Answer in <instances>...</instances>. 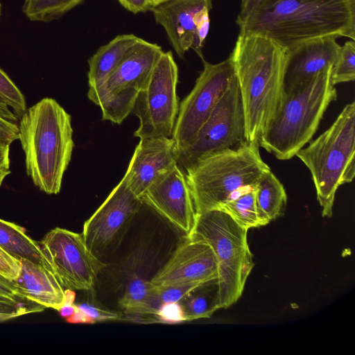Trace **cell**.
<instances>
[{
	"mask_svg": "<svg viewBox=\"0 0 355 355\" xmlns=\"http://www.w3.org/2000/svg\"><path fill=\"white\" fill-rule=\"evenodd\" d=\"M239 33L266 36L286 49L334 36L355 39V0H261L243 20Z\"/></svg>",
	"mask_w": 355,
	"mask_h": 355,
	"instance_id": "obj_1",
	"label": "cell"
},
{
	"mask_svg": "<svg viewBox=\"0 0 355 355\" xmlns=\"http://www.w3.org/2000/svg\"><path fill=\"white\" fill-rule=\"evenodd\" d=\"M287 49L258 34L239 33L230 55L245 116L248 142L259 144L284 93Z\"/></svg>",
	"mask_w": 355,
	"mask_h": 355,
	"instance_id": "obj_2",
	"label": "cell"
},
{
	"mask_svg": "<svg viewBox=\"0 0 355 355\" xmlns=\"http://www.w3.org/2000/svg\"><path fill=\"white\" fill-rule=\"evenodd\" d=\"M19 119L27 175L40 191L58 193L74 147L71 116L55 99L44 98Z\"/></svg>",
	"mask_w": 355,
	"mask_h": 355,
	"instance_id": "obj_3",
	"label": "cell"
},
{
	"mask_svg": "<svg viewBox=\"0 0 355 355\" xmlns=\"http://www.w3.org/2000/svg\"><path fill=\"white\" fill-rule=\"evenodd\" d=\"M332 64L309 81L283 94L259 140L260 147L288 160L313 138L330 103L337 98L331 79Z\"/></svg>",
	"mask_w": 355,
	"mask_h": 355,
	"instance_id": "obj_4",
	"label": "cell"
},
{
	"mask_svg": "<svg viewBox=\"0 0 355 355\" xmlns=\"http://www.w3.org/2000/svg\"><path fill=\"white\" fill-rule=\"evenodd\" d=\"M311 172L322 216L331 218L336 191L355 175V102L333 124L295 155Z\"/></svg>",
	"mask_w": 355,
	"mask_h": 355,
	"instance_id": "obj_5",
	"label": "cell"
},
{
	"mask_svg": "<svg viewBox=\"0 0 355 355\" xmlns=\"http://www.w3.org/2000/svg\"><path fill=\"white\" fill-rule=\"evenodd\" d=\"M259 145L207 157L184 171L197 214L220 209L241 191L253 187L270 167L263 161Z\"/></svg>",
	"mask_w": 355,
	"mask_h": 355,
	"instance_id": "obj_6",
	"label": "cell"
},
{
	"mask_svg": "<svg viewBox=\"0 0 355 355\" xmlns=\"http://www.w3.org/2000/svg\"><path fill=\"white\" fill-rule=\"evenodd\" d=\"M248 230L220 209L196 214L189 236L207 242L216 257L218 309H227L239 300L254 266Z\"/></svg>",
	"mask_w": 355,
	"mask_h": 355,
	"instance_id": "obj_7",
	"label": "cell"
},
{
	"mask_svg": "<svg viewBox=\"0 0 355 355\" xmlns=\"http://www.w3.org/2000/svg\"><path fill=\"white\" fill-rule=\"evenodd\" d=\"M248 143L242 100L234 76L192 143L176 150L178 165L185 171L207 157L240 148Z\"/></svg>",
	"mask_w": 355,
	"mask_h": 355,
	"instance_id": "obj_8",
	"label": "cell"
},
{
	"mask_svg": "<svg viewBox=\"0 0 355 355\" xmlns=\"http://www.w3.org/2000/svg\"><path fill=\"white\" fill-rule=\"evenodd\" d=\"M178 68L171 51L163 52L146 87L137 96L132 112L139 119L134 136L172 137L179 111Z\"/></svg>",
	"mask_w": 355,
	"mask_h": 355,
	"instance_id": "obj_9",
	"label": "cell"
},
{
	"mask_svg": "<svg viewBox=\"0 0 355 355\" xmlns=\"http://www.w3.org/2000/svg\"><path fill=\"white\" fill-rule=\"evenodd\" d=\"M163 52L158 44L139 37L104 84L99 105L103 120L120 124L132 112Z\"/></svg>",
	"mask_w": 355,
	"mask_h": 355,
	"instance_id": "obj_10",
	"label": "cell"
},
{
	"mask_svg": "<svg viewBox=\"0 0 355 355\" xmlns=\"http://www.w3.org/2000/svg\"><path fill=\"white\" fill-rule=\"evenodd\" d=\"M203 64L193 88L179 106L172 135L176 150L192 143L235 76L230 57L217 64L205 60Z\"/></svg>",
	"mask_w": 355,
	"mask_h": 355,
	"instance_id": "obj_11",
	"label": "cell"
},
{
	"mask_svg": "<svg viewBox=\"0 0 355 355\" xmlns=\"http://www.w3.org/2000/svg\"><path fill=\"white\" fill-rule=\"evenodd\" d=\"M62 287L92 290L103 266L87 248L82 234L60 227L49 231L40 242Z\"/></svg>",
	"mask_w": 355,
	"mask_h": 355,
	"instance_id": "obj_12",
	"label": "cell"
},
{
	"mask_svg": "<svg viewBox=\"0 0 355 355\" xmlns=\"http://www.w3.org/2000/svg\"><path fill=\"white\" fill-rule=\"evenodd\" d=\"M142 205L141 199L130 191L123 178L85 222L81 234L87 248L97 257L111 244Z\"/></svg>",
	"mask_w": 355,
	"mask_h": 355,
	"instance_id": "obj_13",
	"label": "cell"
},
{
	"mask_svg": "<svg viewBox=\"0 0 355 355\" xmlns=\"http://www.w3.org/2000/svg\"><path fill=\"white\" fill-rule=\"evenodd\" d=\"M140 199L186 236L191 234L196 212L184 172L178 164L157 178Z\"/></svg>",
	"mask_w": 355,
	"mask_h": 355,
	"instance_id": "obj_14",
	"label": "cell"
},
{
	"mask_svg": "<svg viewBox=\"0 0 355 355\" xmlns=\"http://www.w3.org/2000/svg\"><path fill=\"white\" fill-rule=\"evenodd\" d=\"M218 277V263L212 248L200 239L188 236L150 282L155 286L203 284Z\"/></svg>",
	"mask_w": 355,
	"mask_h": 355,
	"instance_id": "obj_15",
	"label": "cell"
},
{
	"mask_svg": "<svg viewBox=\"0 0 355 355\" xmlns=\"http://www.w3.org/2000/svg\"><path fill=\"white\" fill-rule=\"evenodd\" d=\"M177 164L172 137L140 139L123 178L130 191L140 198L157 178Z\"/></svg>",
	"mask_w": 355,
	"mask_h": 355,
	"instance_id": "obj_16",
	"label": "cell"
},
{
	"mask_svg": "<svg viewBox=\"0 0 355 355\" xmlns=\"http://www.w3.org/2000/svg\"><path fill=\"white\" fill-rule=\"evenodd\" d=\"M336 39L334 36L316 38L287 49L284 93L309 81L333 64L340 47Z\"/></svg>",
	"mask_w": 355,
	"mask_h": 355,
	"instance_id": "obj_17",
	"label": "cell"
},
{
	"mask_svg": "<svg viewBox=\"0 0 355 355\" xmlns=\"http://www.w3.org/2000/svg\"><path fill=\"white\" fill-rule=\"evenodd\" d=\"M205 8H212V0H166L149 11L165 30L177 55L183 58L192 48L197 20Z\"/></svg>",
	"mask_w": 355,
	"mask_h": 355,
	"instance_id": "obj_18",
	"label": "cell"
},
{
	"mask_svg": "<svg viewBox=\"0 0 355 355\" xmlns=\"http://www.w3.org/2000/svg\"><path fill=\"white\" fill-rule=\"evenodd\" d=\"M18 277L11 282L22 297L44 308L58 311L66 300L65 291L53 272L21 259Z\"/></svg>",
	"mask_w": 355,
	"mask_h": 355,
	"instance_id": "obj_19",
	"label": "cell"
},
{
	"mask_svg": "<svg viewBox=\"0 0 355 355\" xmlns=\"http://www.w3.org/2000/svg\"><path fill=\"white\" fill-rule=\"evenodd\" d=\"M138 39L134 34L119 35L89 59L87 97L96 105L101 104L106 80Z\"/></svg>",
	"mask_w": 355,
	"mask_h": 355,
	"instance_id": "obj_20",
	"label": "cell"
},
{
	"mask_svg": "<svg viewBox=\"0 0 355 355\" xmlns=\"http://www.w3.org/2000/svg\"><path fill=\"white\" fill-rule=\"evenodd\" d=\"M0 248L19 261L26 259L53 272L40 243L31 239L21 227L2 219H0Z\"/></svg>",
	"mask_w": 355,
	"mask_h": 355,
	"instance_id": "obj_21",
	"label": "cell"
},
{
	"mask_svg": "<svg viewBox=\"0 0 355 355\" xmlns=\"http://www.w3.org/2000/svg\"><path fill=\"white\" fill-rule=\"evenodd\" d=\"M254 188L257 210L263 225L284 214L286 190L270 168L263 173Z\"/></svg>",
	"mask_w": 355,
	"mask_h": 355,
	"instance_id": "obj_22",
	"label": "cell"
},
{
	"mask_svg": "<svg viewBox=\"0 0 355 355\" xmlns=\"http://www.w3.org/2000/svg\"><path fill=\"white\" fill-rule=\"evenodd\" d=\"M119 304L127 313L155 317L162 304L155 294L150 282L134 274L127 284Z\"/></svg>",
	"mask_w": 355,
	"mask_h": 355,
	"instance_id": "obj_23",
	"label": "cell"
},
{
	"mask_svg": "<svg viewBox=\"0 0 355 355\" xmlns=\"http://www.w3.org/2000/svg\"><path fill=\"white\" fill-rule=\"evenodd\" d=\"M184 321L210 318L218 309V279L204 284L180 302Z\"/></svg>",
	"mask_w": 355,
	"mask_h": 355,
	"instance_id": "obj_24",
	"label": "cell"
},
{
	"mask_svg": "<svg viewBox=\"0 0 355 355\" xmlns=\"http://www.w3.org/2000/svg\"><path fill=\"white\" fill-rule=\"evenodd\" d=\"M254 187L241 191L220 207L247 230L263 226L257 210Z\"/></svg>",
	"mask_w": 355,
	"mask_h": 355,
	"instance_id": "obj_25",
	"label": "cell"
},
{
	"mask_svg": "<svg viewBox=\"0 0 355 355\" xmlns=\"http://www.w3.org/2000/svg\"><path fill=\"white\" fill-rule=\"evenodd\" d=\"M85 0H24L22 11L32 21L49 22L60 18Z\"/></svg>",
	"mask_w": 355,
	"mask_h": 355,
	"instance_id": "obj_26",
	"label": "cell"
},
{
	"mask_svg": "<svg viewBox=\"0 0 355 355\" xmlns=\"http://www.w3.org/2000/svg\"><path fill=\"white\" fill-rule=\"evenodd\" d=\"M331 79L334 85L354 80V40H349L343 46H340L337 56L332 64Z\"/></svg>",
	"mask_w": 355,
	"mask_h": 355,
	"instance_id": "obj_27",
	"label": "cell"
},
{
	"mask_svg": "<svg viewBox=\"0 0 355 355\" xmlns=\"http://www.w3.org/2000/svg\"><path fill=\"white\" fill-rule=\"evenodd\" d=\"M0 103L11 108L19 119L26 111V103L24 94L1 68Z\"/></svg>",
	"mask_w": 355,
	"mask_h": 355,
	"instance_id": "obj_28",
	"label": "cell"
},
{
	"mask_svg": "<svg viewBox=\"0 0 355 355\" xmlns=\"http://www.w3.org/2000/svg\"><path fill=\"white\" fill-rule=\"evenodd\" d=\"M19 121L11 109L0 103V144L10 145L19 139Z\"/></svg>",
	"mask_w": 355,
	"mask_h": 355,
	"instance_id": "obj_29",
	"label": "cell"
},
{
	"mask_svg": "<svg viewBox=\"0 0 355 355\" xmlns=\"http://www.w3.org/2000/svg\"><path fill=\"white\" fill-rule=\"evenodd\" d=\"M201 285L202 284L189 283L178 284L164 286H155L153 285V288L158 300L162 304H164L169 302H180L191 291Z\"/></svg>",
	"mask_w": 355,
	"mask_h": 355,
	"instance_id": "obj_30",
	"label": "cell"
},
{
	"mask_svg": "<svg viewBox=\"0 0 355 355\" xmlns=\"http://www.w3.org/2000/svg\"><path fill=\"white\" fill-rule=\"evenodd\" d=\"M154 318L158 322L166 323L185 322L182 308L180 302L162 304Z\"/></svg>",
	"mask_w": 355,
	"mask_h": 355,
	"instance_id": "obj_31",
	"label": "cell"
},
{
	"mask_svg": "<svg viewBox=\"0 0 355 355\" xmlns=\"http://www.w3.org/2000/svg\"><path fill=\"white\" fill-rule=\"evenodd\" d=\"M76 306L87 316L92 323L106 320H115L120 318V315L117 313L89 303H83Z\"/></svg>",
	"mask_w": 355,
	"mask_h": 355,
	"instance_id": "obj_32",
	"label": "cell"
},
{
	"mask_svg": "<svg viewBox=\"0 0 355 355\" xmlns=\"http://www.w3.org/2000/svg\"><path fill=\"white\" fill-rule=\"evenodd\" d=\"M20 271V261L3 251L0 248V275L12 282Z\"/></svg>",
	"mask_w": 355,
	"mask_h": 355,
	"instance_id": "obj_33",
	"label": "cell"
},
{
	"mask_svg": "<svg viewBox=\"0 0 355 355\" xmlns=\"http://www.w3.org/2000/svg\"><path fill=\"white\" fill-rule=\"evenodd\" d=\"M0 296H3L13 300H26L21 295L13 284L0 275ZM29 301V300H28Z\"/></svg>",
	"mask_w": 355,
	"mask_h": 355,
	"instance_id": "obj_34",
	"label": "cell"
},
{
	"mask_svg": "<svg viewBox=\"0 0 355 355\" xmlns=\"http://www.w3.org/2000/svg\"><path fill=\"white\" fill-rule=\"evenodd\" d=\"M9 152L10 145L0 144V187L4 179L11 173Z\"/></svg>",
	"mask_w": 355,
	"mask_h": 355,
	"instance_id": "obj_35",
	"label": "cell"
},
{
	"mask_svg": "<svg viewBox=\"0 0 355 355\" xmlns=\"http://www.w3.org/2000/svg\"><path fill=\"white\" fill-rule=\"evenodd\" d=\"M128 11L134 14L149 11V0H116Z\"/></svg>",
	"mask_w": 355,
	"mask_h": 355,
	"instance_id": "obj_36",
	"label": "cell"
},
{
	"mask_svg": "<svg viewBox=\"0 0 355 355\" xmlns=\"http://www.w3.org/2000/svg\"><path fill=\"white\" fill-rule=\"evenodd\" d=\"M261 0H241L240 12L236 22L245 18Z\"/></svg>",
	"mask_w": 355,
	"mask_h": 355,
	"instance_id": "obj_37",
	"label": "cell"
},
{
	"mask_svg": "<svg viewBox=\"0 0 355 355\" xmlns=\"http://www.w3.org/2000/svg\"><path fill=\"white\" fill-rule=\"evenodd\" d=\"M165 1L166 0H149L150 8Z\"/></svg>",
	"mask_w": 355,
	"mask_h": 355,
	"instance_id": "obj_38",
	"label": "cell"
},
{
	"mask_svg": "<svg viewBox=\"0 0 355 355\" xmlns=\"http://www.w3.org/2000/svg\"><path fill=\"white\" fill-rule=\"evenodd\" d=\"M1 4L0 3V16H1Z\"/></svg>",
	"mask_w": 355,
	"mask_h": 355,
	"instance_id": "obj_39",
	"label": "cell"
}]
</instances>
